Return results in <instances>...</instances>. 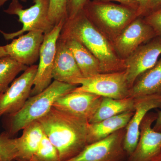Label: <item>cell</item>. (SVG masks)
I'll return each instance as SVG.
<instances>
[{"mask_svg": "<svg viewBox=\"0 0 161 161\" xmlns=\"http://www.w3.org/2000/svg\"><path fill=\"white\" fill-rule=\"evenodd\" d=\"M28 67L9 56L0 58V94L5 92L20 72L24 71Z\"/></svg>", "mask_w": 161, "mask_h": 161, "instance_id": "cell-22", "label": "cell"}, {"mask_svg": "<svg viewBox=\"0 0 161 161\" xmlns=\"http://www.w3.org/2000/svg\"><path fill=\"white\" fill-rule=\"evenodd\" d=\"M103 97L88 92H73L58 98L53 107L89 122Z\"/></svg>", "mask_w": 161, "mask_h": 161, "instance_id": "cell-13", "label": "cell"}, {"mask_svg": "<svg viewBox=\"0 0 161 161\" xmlns=\"http://www.w3.org/2000/svg\"><path fill=\"white\" fill-rule=\"evenodd\" d=\"M161 94V59L136 80L130 89L129 97L133 98Z\"/></svg>", "mask_w": 161, "mask_h": 161, "instance_id": "cell-19", "label": "cell"}, {"mask_svg": "<svg viewBox=\"0 0 161 161\" xmlns=\"http://www.w3.org/2000/svg\"><path fill=\"white\" fill-rule=\"evenodd\" d=\"M89 0H68V19H72L83 11Z\"/></svg>", "mask_w": 161, "mask_h": 161, "instance_id": "cell-26", "label": "cell"}, {"mask_svg": "<svg viewBox=\"0 0 161 161\" xmlns=\"http://www.w3.org/2000/svg\"><path fill=\"white\" fill-rule=\"evenodd\" d=\"M44 34L40 31H29L14 39L4 46L8 56L19 63L30 66L39 59L40 48Z\"/></svg>", "mask_w": 161, "mask_h": 161, "instance_id": "cell-14", "label": "cell"}, {"mask_svg": "<svg viewBox=\"0 0 161 161\" xmlns=\"http://www.w3.org/2000/svg\"><path fill=\"white\" fill-rule=\"evenodd\" d=\"M134 111V99L127 97L123 99L103 97L100 105L89 123L98 122L121 113Z\"/></svg>", "mask_w": 161, "mask_h": 161, "instance_id": "cell-21", "label": "cell"}, {"mask_svg": "<svg viewBox=\"0 0 161 161\" xmlns=\"http://www.w3.org/2000/svg\"><path fill=\"white\" fill-rule=\"evenodd\" d=\"M93 1H100V2H108V1H115L120 3L124 6H128L130 8L138 11L139 5L137 0H93Z\"/></svg>", "mask_w": 161, "mask_h": 161, "instance_id": "cell-28", "label": "cell"}, {"mask_svg": "<svg viewBox=\"0 0 161 161\" xmlns=\"http://www.w3.org/2000/svg\"><path fill=\"white\" fill-rule=\"evenodd\" d=\"M157 115L148 113L142 121L137 146L128 161H153L161 152V132L153 130L152 125Z\"/></svg>", "mask_w": 161, "mask_h": 161, "instance_id": "cell-10", "label": "cell"}, {"mask_svg": "<svg viewBox=\"0 0 161 161\" xmlns=\"http://www.w3.org/2000/svg\"><path fill=\"white\" fill-rule=\"evenodd\" d=\"M150 0H137L139 8L137 11V16L146 13V9Z\"/></svg>", "mask_w": 161, "mask_h": 161, "instance_id": "cell-30", "label": "cell"}, {"mask_svg": "<svg viewBox=\"0 0 161 161\" xmlns=\"http://www.w3.org/2000/svg\"><path fill=\"white\" fill-rule=\"evenodd\" d=\"M153 161H161V152L159 155Z\"/></svg>", "mask_w": 161, "mask_h": 161, "instance_id": "cell-34", "label": "cell"}, {"mask_svg": "<svg viewBox=\"0 0 161 161\" xmlns=\"http://www.w3.org/2000/svg\"><path fill=\"white\" fill-rule=\"evenodd\" d=\"M15 161H16V160H15Z\"/></svg>", "mask_w": 161, "mask_h": 161, "instance_id": "cell-36", "label": "cell"}, {"mask_svg": "<svg viewBox=\"0 0 161 161\" xmlns=\"http://www.w3.org/2000/svg\"><path fill=\"white\" fill-rule=\"evenodd\" d=\"M125 128L108 137L88 144L75 157L66 161H119L126 153L124 148Z\"/></svg>", "mask_w": 161, "mask_h": 161, "instance_id": "cell-9", "label": "cell"}, {"mask_svg": "<svg viewBox=\"0 0 161 161\" xmlns=\"http://www.w3.org/2000/svg\"><path fill=\"white\" fill-rule=\"evenodd\" d=\"M33 3L29 8L23 9L19 0H12L4 10L7 14L17 16L23 24L22 29L14 32L6 33L0 30L6 40L14 39L26 32L40 31L45 34L53 29L54 26L49 19V0H33Z\"/></svg>", "mask_w": 161, "mask_h": 161, "instance_id": "cell-4", "label": "cell"}, {"mask_svg": "<svg viewBox=\"0 0 161 161\" xmlns=\"http://www.w3.org/2000/svg\"><path fill=\"white\" fill-rule=\"evenodd\" d=\"M23 130L22 136L15 138L18 150L16 161H30L39 148L44 133L38 120L29 124Z\"/></svg>", "mask_w": 161, "mask_h": 161, "instance_id": "cell-17", "label": "cell"}, {"mask_svg": "<svg viewBox=\"0 0 161 161\" xmlns=\"http://www.w3.org/2000/svg\"><path fill=\"white\" fill-rule=\"evenodd\" d=\"M83 10L91 21H98L115 32L125 28L127 24L137 16L136 10L128 6L100 1L90 2L89 0Z\"/></svg>", "mask_w": 161, "mask_h": 161, "instance_id": "cell-6", "label": "cell"}, {"mask_svg": "<svg viewBox=\"0 0 161 161\" xmlns=\"http://www.w3.org/2000/svg\"><path fill=\"white\" fill-rule=\"evenodd\" d=\"M153 128L156 131L161 132V111L158 114L155 123L154 124V126Z\"/></svg>", "mask_w": 161, "mask_h": 161, "instance_id": "cell-31", "label": "cell"}, {"mask_svg": "<svg viewBox=\"0 0 161 161\" xmlns=\"http://www.w3.org/2000/svg\"><path fill=\"white\" fill-rule=\"evenodd\" d=\"M134 99V112L125 128L124 140L125 152L131 155L138 143L142 121L153 109L161 108V94L148 95Z\"/></svg>", "mask_w": 161, "mask_h": 161, "instance_id": "cell-11", "label": "cell"}, {"mask_svg": "<svg viewBox=\"0 0 161 161\" xmlns=\"http://www.w3.org/2000/svg\"><path fill=\"white\" fill-rule=\"evenodd\" d=\"M134 112V111H128L98 122L89 124L88 144L103 139L116 131L125 128Z\"/></svg>", "mask_w": 161, "mask_h": 161, "instance_id": "cell-18", "label": "cell"}, {"mask_svg": "<svg viewBox=\"0 0 161 161\" xmlns=\"http://www.w3.org/2000/svg\"><path fill=\"white\" fill-rule=\"evenodd\" d=\"M15 161V160H14V161Z\"/></svg>", "mask_w": 161, "mask_h": 161, "instance_id": "cell-35", "label": "cell"}, {"mask_svg": "<svg viewBox=\"0 0 161 161\" xmlns=\"http://www.w3.org/2000/svg\"><path fill=\"white\" fill-rule=\"evenodd\" d=\"M65 21L55 25L44 34L39 56V64L35 77L31 96L43 92L52 83L57 42Z\"/></svg>", "mask_w": 161, "mask_h": 161, "instance_id": "cell-8", "label": "cell"}, {"mask_svg": "<svg viewBox=\"0 0 161 161\" xmlns=\"http://www.w3.org/2000/svg\"><path fill=\"white\" fill-rule=\"evenodd\" d=\"M146 23L154 32L161 36V8L148 15L146 19Z\"/></svg>", "mask_w": 161, "mask_h": 161, "instance_id": "cell-27", "label": "cell"}, {"mask_svg": "<svg viewBox=\"0 0 161 161\" xmlns=\"http://www.w3.org/2000/svg\"><path fill=\"white\" fill-rule=\"evenodd\" d=\"M62 38L65 40L68 47L72 52L84 78L101 74L99 61L87 48L74 39Z\"/></svg>", "mask_w": 161, "mask_h": 161, "instance_id": "cell-20", "label": "cell"}, {"mask_svg": "<svg viewBox=\"0 0 161 161\" xmlns=\"http://www.w3.org/2000/svg\"><path fill=\"white\" fill-rule=\"evenodd\" d=\"M18 150L15 138L10 136L6 131L0 134V161L16 160Z\"/></svg>", "mask_w": 161, "mask_h": 161, "instance_id": "cell-24", "label": "cell"}, {"mask_svg": "<svg viewBox=\"0 0 161 161\" xmlns=\"http://www.w3.org/2000/svg\"><path fill=\"white\" fill-rule=\"evenodd\" d=\"M153 30L141 19H136L123 30L115 40L116 50L121 56L128 57L140 45L152 38Z\"/></svg>", "mask_w": 161, "mask_h": 161, "instance_id": "cell-16", "label": "cell"}, {"mask_svg": "<svg viewBox=\"0 0 161 161\" xmlns=\"http://www.w3.org/2000/svg\"><path fill=\"white\" fill-rule=\"evenodd\" d=\"M9 1V0H0V9L2 8V6L4 5L7 2V1ZM19 1H20L21 2H24V3H26V2H27V0H19Z\"/></svg>", "mask_w": 161, "mask_h": 161, "instance_id": "cell-33", "label": "cell"}, {"mask_svg": "<svg viewBox=\"0 0 161 161\" xmlns=\"http://www.w3.org/2000/svg\"><path fill=\"white\" fill-rule=\"evenodd\" d=\"M161 55V40L139 47L125 61L127 82L131 88L140 76L155 65Z\"/></svg>", "mask_w": 161, "mask_h": 161, "instance_id": "cell-12", "label": "cell"}, {"mask_svg": "<svg viewBox=\"0 0 161 161\" xmlns=\"http://www.w3.org/2000/svg\"><path fill=\"white\" fill-rule=\"evenodd\" d=\"M77 87L54 80L43 92L30 96L18 112L6 115V132L11 137L15 135L29 124L46 115L58 98L73 92Z\"/></svg>", "mask_w": 161, "mask_h": 161, "instance_id": "cell-3", "label": "cell"}, {"mask_svg": "<svg viewBox=\"0 0 161 161\" xmlns=\"http://www.w3.org/2000/svg\"><path fill=\"white\" fill-rule=\"evenodd\" d=\"M161 8V0H150L146 9V13H151Z\"/></svg>", "mask_w": 161, "mask_h": 161, "instance_id": "cell-29", "label": "cell"}, {"mask_svg": "<svg viewBox=\"0 0 161 161\" xmlns=\"http://www.w3.org/2000/svg\"><path fill=\"white\" fill-rule=\"evenodd\" d=\"M60 36L81 43L98 59L101 74L125 71V62L115 54L111 44L87 17L84 10L64 24Z\"/></svg>", "mask_w": 161, "mask_h": 161, "instance_id": "cell-2", "label": "cell"}, {"mask_svg": "<svg viewBox=\"0 0 161 161\" xmlns=\"http://www.w3.org/2000/svg\"><path fill=\"white\" fill-rule=\"evenodd\" d=\"M80 86L73 91L88 92L102 97L123 99L129 97L130 87L125 71L99 74L78 81Z\"/></svg>", "mask_w": 161, "mask_h": 161, "instance_id": "cell-5", "label": "cell"}, {"mask_svg": "<svg viewBox=\"0 0 161 161\" xmlns=\"http://www.w3.org/2000/svg\"><path fill=\"white\" fill-rule=\"evenodd\" d=\"M8 56L5 50L4 46H0V58Z\"/></svg>", "mask_w": 161, "mask_h": 161, "instance_id": "cell-32", "label": "cell"}, {"mask_svg": "<svg viewBox=\"0 0 161 161\" xmlns=\"http://www.w3.org/2000/svg\"><path fill=\"white\" fill-rule=\"evenodd\" d=\"M30 161H60L58 150L45 134Z\"/></svg>", "mask_w": 161, "mask_h": 161, "instance_id": "cell-23", "label": "cell"}, {"mask_svg": "<svg viewBox=\"0 0 161 161\" xmlns=\"http://www.w3.org/2000/svg\"><path fill=\"white\" fill-rule=\"evenodd\" d=\"M37 68L36 64L28 66L0 94V117L14 114L23 108L31 96Z\"/></svg>", "mask_w": 161, "mask_h": 161, "instance_id": "cell-7", "label": "cell"}, {"mask_svg": "<svg viewBox=\"0 0 161 161\" xmlns=\"http://www.w3.org/2000/svg\"><path fill=\"white\" fill-rule=\"evenodd\" d=\"M44 132L59 153L60 161L78 155L87 145V121L53 107L39 120Z\"/></svg>", "mask_w": 161, "mask_h": 161, "instance_id": "cell-1", "label": "cell"}, {"mask_svg": "<svg viewBox=\"0 0 161 161\" xmlns=\"http://www.w3.org/2000/svg\"><path fill=\"white\" fill-rule=\"evenodd\" d=\"M53 78L54 80L77 86L84 78L65 40L60 36L57 42Z\"/></svg>", "mask_w": 161, "mask_h": 161, "instance_id": "cell-15", "label": "cell"}, {"mask_svg": "<svg viewBox=\"0 0 161 161\" xmlns=\"http://www.w3.org/2000/svg\"><path fill=\"white\" fill-rule=\"evenodd\" d=\"M49 19L54 26L68 19V0H49Z\"/></svg>", "mask_w": 161, "mask_h": 161, "instance_id": "cell-25", "label": "cell"}]
</instances>
